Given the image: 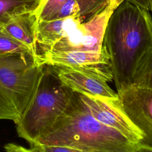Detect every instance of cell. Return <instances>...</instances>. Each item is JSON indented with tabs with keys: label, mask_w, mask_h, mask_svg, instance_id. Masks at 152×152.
Segmentation results:
<instances>
[{
	"label": "cell",
	"mask_w": 152,
	"mask_h": 152,
	"mask_svg": "<svg viewBox=\"0 0 152 152\" xmlns=\"http://www.w3.org/2000/svg\"><path fill=\"white\" fill-rule=\"evenodd\" d=\"M109 0H68L48 21L68 17L86 21L101 11Z\"/></svg>",
	"instance_id": "12"
},
{
	"label": "cell",
	"mask_w": 152,
	"mask_h": 152,
	"mask_svg": "<svg viewBox=\"0 0 152 152\" xmlns=\"http://www.w3.org/2000/svg\"><path fill=\"white\" fill-rule=\"evenodd\" d=\"M84 21L81 18L74 17L38 21L35 46L36 58L56 42L67 36Z\"/></svg>",
	"instance_id": "10"
},
{
	"label": "cell",
	"mask_w": 152,
	"mask_h": 152,
	"mask_svg": "<svg viewBox=\"0 0 152 152\" xmlns=\"http://www.w3.org/2000/svg\"><path fill=\"white\" fill-rule=\"evenodd\" d=\"M76 93L81 107L95 119L117 130L131 142H141L143 134L124 112L118 97L109 99Z\"/></svg>",
	"instance_id": "6"
},
{
	"label": "cell",
	"mask_w": 152,
	"mask_h": 152,
	"mask_svg": "<svg viewBox=\"0 0 152 152\" xmlns=\"http://www.w3.org/2000/svg\"><path fill=\"white\" fill-rule=\"evenodd\" d=\"M68 0H42L35 11L38 21H48Z\"/></svg>",
	"instance_id": "16"
},
{
	"label": "cell",
	"mask_w": 152,
	"mask_h": 152,
	"mask_svg": "<svg viewBox=\"0 0 152 152\" xmlns=\"http://www.w3.org/2000/svg\"><path fill=\"white\" fill-rule=\"evenodd\" d=\"M73 90L59 78L54 66L44 64L33 96L17 121L18 135L35 144L66 108Z\"/></svg>",
	"instance_id": "3"
},
{
	"label": "cell",
	"mask_w": 152,
	"mask_h": 152,
	"mask_svg": "<svg viewBox=\"0 0 152 152\" xmlns=\"http://www.w3.org/2000/svg\"><path fill=\"white\" fill-rule=\"evenodd\" d=\"M117 93L124 112L143 134L140 144L152 147V90L131 86Z\"/></svg>",
	"instance_id": "8"
},
{
	"label": "cell",
	"mask_w": 152,
	"mask_h": 152,
	"mask_svg": "<svg viewBox=\"0 0 152 152\" xmlns=\"http://www.w3.org/2000/svg\"><path fill=\"white\" fill-rule=\"evenodd\" d=\"M40 1H42V0H40Z\"/></svg>",
	"instance_id": "21"
},
{
	"label": "cell",
	"mask_w": 152,
	"mask_h": 152,
	"mask_svg": "<svg viewBox=\"0 0 152 152\" xmlns=\"http://www.w3.org/2000/svg\"><path fill=\"white\" fill-rule=\"evenodd\" d=\"M0 52L31 54L36 56L33 51L28 46L11 36L5 30L4 27H1Z\"/></svg>",
	"instance_id": "15"
},
{
	"label": "cell",
	"mask_w": 152,
	"mask_h": 152,
	"mask_svg": "<svg viewBox=\"0 0 152 152\" xmlns=\"http://www.w3.org/2000/svg\"><path fill=\"white\" fill-rule=\"evenodd\" d=\"M43 65L31 54L0 52V119L17 122L33 96Z\"/></svg>",
	"instance_id": "4"
},
{
	"label": "cell",
	"mask_w": 152,
	"mask_h": 152,
	"mask_svg": "<svg viewBox=\"0 0 152 152\" xmlns=\"http://www.w3.org/2000/svg\"><path fill=\"white\" fill-rule=\"evenodd\" d=\"M30 147L37 152H83L72 147L62 145L35 144Z\"/></svg>",
	"instance_id": "17"
},
{
	"label": "cell",
	"mask_w": 152,
	"mask_h": 152,
	"mask_svg": "<svg viewBox=\"0 0 152 152\" xmlns=\"http://www.w3.org/2000/svg\"><path fill=\"white\" fill-rule=\"evenodd\" d=\"M4 150L5 152H37L32 148H27L14 143L6 144L4 145Z\"/></svg>",
	"instance_id": "18"
},
{
	"label": "cell",
	"mask_w": 152,
	"mask_h": 152,
	"mask_svg": "<svg viewBox=\"0 0 152 152\" xmlns=\"http://www.w3.org/2000/svg\"><path fill=\"white\" fill-rule=\"evenodd\" d=\"M40 0H0V27H5L15 16L27 12H35Z\"/></svg>",
	"instance_id": "13"
},
{
	"label": "cell",
	"mask_w": 152,
	"mask_h": 152,
	"mask_svg": "<svg viewBox=\"0 0 152 152\" xmlns=\"http://www.w3.org/2000/svg\"><path fill=\"white\" fill-rule=\"evenodd\" d=\"M55 67L60 80L74 91L95 97L109 99L118 97V93L109 86L107 82L102 79L69 68Z\"/></svg>",
	"instance_id": "9"
},
{
	"label": "cell",
	"mask_w": 152,
	"mask_h": 152,
	"mask_svg": "<svg viewBox=\"0 0 152 152\" xmlns=\"http://www.w3.org/2000/svg\"><path fill=\"white\" fill-rule=\"evenodd\" d=\"M131 152H152V147L138 144Z\"/></svg>",
	"instance_id": "19"
},
{
	"label": "cell",
	"mask_w": 152,
	"mask_h": 152,
	"mask_svg": "<svg viewBox=\"0 0 152 152\" xmlns=\"http://www.w3.org/2000/svg\"><path fill=\"white\" fill-rule=\"evenodd\" d=\"M149 5V10L152 12V0H147Z\"/></svg>",
	"instance_id": "20"
},
{
	"label": "cell",
	"mask_w": 152,
	"mask_h": 152,
	"mask_svg": "<svg viewBox=\"0 0 152 152\" xmlns=\"http://www.w3.org/2000/svg\"><path fill=\"white\" fill-rule=\"evenodd\" d=\"M103 46L118 93L131 86L136 66L152 49V18L148 11L126 0L121 2L108 20Z\"/></svg>",
	"instance_id": "1"
},
{
	"label": "cell",
	"mask_w": 152,
	"mask_h": 152,
	"mask_svg": "<svg viewBox=\"0 0 152 152\" xmlns=\"http://www.w3.org/2000/svg\"><path fill=\"white\" fill-rule=\"evenodd\" d=\"M35 144L66 146L83 152H131L138 145L86 112L74 91L63 113Z\"/></svg>",
	"instance_id": "2"
},
{
	"label": "cell",
	"mask_w": 152,
	"mask_h": 152,
	"mask_svg": "<svg viewBox=\"0 0 152 152\" xmlns=\"http://www.w3.org/2000/svg\"><path fill=\"white\" fill-rule=\"evenodd\" d=\"M122 1L109 0L101 11L83 22L67 36L56 42L37 57L49 51L102 52L105 49L103 37L108 20L114 10Z\"/></svg>",
	"instance_id": "5"
},
{
	"label": "cell",
	"mask_w": 152,
	"mask_h": 152,
	"mask_svg": "<svg viewBox=\"0 0 152 152\" xmlns=\"http://www.w3.org/2000/svg\"><path fill=\"white\" fill-rule=\"evenodd\" d=\"M42 64L64 67L102 79L113 80L109 54L105 49L97 52H46L37 58Z\"/></svg>",
	"instance_id": "7"
},
{
	"label": "cell",
	"mask_w": 152,
	"mask_h": 152,
	"mask_svg": "<svg viewBox=\"0 0 152 152\" xmlns=\"http://www.w3.org/2000/svg\"><path fill=\"white\" fill-rule=\"evenodd\" d=\"M37 23L35 12H27L13 17L4 28L16 39L28 46L35 54Z\"/></svg>",
	"instance_id": "11"
},
{
	"label": "cell",
	"mask_w": 152,
	"mask_h": 152,
	"mask_svg": "<svg viewBox=\"0 0 152 152\" xmlns=\"http://www.w3.org/2000/svg\"><path fill=\"white\" fill-rule=\"evenodd\" d=\"M131 86L152 90V49L138 62L133 73Z\"/></svg>",
	"instance_id": "14"
}]
</instances>
